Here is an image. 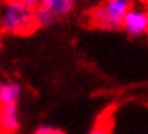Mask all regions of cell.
Segmentation results:
<instances>
[{"mask_svg":"<svg viewBox=\"0 0 148 134\" xmlns=\"http://www.w3.org/2000/svg\"><path fill=\"white\" fill-rule=\"evenodd\" d=\"M36 30L33 8L18 0L3 3L0 8V31L11 35H30Z\"/></svg>","mask_w":148,"mask_h":134,"instance_id":"cell-1","label":"cell"},{"mask_svg":"<svg viewBox=\"0 0 148 134\" xmlns=\"http://www.w3.org/2000/svg\"><path fill=\"white\" fill-rule=\"evenodd\" d=\"M132 7L133 0H105L90 12L91 26L103 31H118L125 14Z\"/></svg>","mask_w":148,"mask_h":134,"instance_id":"cell-2","label":"cell"},{"mask_svg":"<svg viewBox=\"0 0 148 134\" xmlns=\"http://www.w3.org/2000/svg\"><path fill=\"white\" fill-rule=\"evenodd\" d=\"M121 30H124L130 37H141L147 34L148 19L145 16V11L132 7L122 19Z\"/></svg>","mask_w":148,"mask_h":134,"instance_id":"cell-3","label":"cell"},{"mask_svg":"<svg viewBox=\"0 0 148 134\" xmlns=\"http://www.w3.org/2000/svg\"><path fill=\"white\" fill-rule=\"evenodd\" d=\"M21 127L18 104L0 106V131L3 134H15Z\"/></svg>","mask_w":148,"mask_h":134,"instance_id":"cell-4","label":"cell"},{"mask_svg":"<svg viewBox=\"0 0 148 134\" xmlns=\"http://www.w3.org/2000/svg\"><path fill=\"white\" fill-rule=\"evenodd\" d=\"M23 92L22 85L14 80H0V106L18 104Z\"/></svg>","mask_w":148,"mask_h":134,"instance_id":"cell-5","label":"cell"},{"mask_svg":"<svg viewBox=\"0 0 148 134\" xmlns=\"http://www.w3.org/2000/svg\"><path fill=\"white\" fill-rule=\"evenodd\" d=\"M40 5L48 8L49 11L57 16L58 19L61 16H67L75 10L76 0H41Z\"/></svg>","mask_w":148,"mask_h":134,"instance_id":"cell-6","label":"cell"},{"mask_svg":"<svg viewBox=\"0 0 148 134\" xmlns=\"http://www.w3.org/2000/svg\"><path fill=\"white\" fill-rule=\"evenodd\" d=\"M33 16H34V23H36L37 30L38 29H48V27L53 26L58 20V18L52 11H49L48 8L40 4L33 8Z\"/></svg>","mask_w":148,"mask_h":134,"instance_id":"cell-7","label":"cell"},{"mask_svg":"<svg viewBox=\"0 0 148 134\" xmlns=\"http://www.w3.org/2000/svg\"><path fill=\"white\" fill-rule=\"evenodd\" d=\"M110 133H112V121L108 116L106 119L101 118L88 134H110Z\"/></svg>","mask_w":148,"mask_h":134,"instance_id":"cell-8","label":"cell"},{"mask_svg":"<svg viewBox=\"0 0 148 134\" xmlns=\"http://www.w3.org/2000/svg\"><path fill=\"white\" fill-rule=\"evenodd\" d=\"M34 134H65L61 129L52 125H40L34 130Z\"/></svg>","mask_w":148,"mask_h":134,"instance_id":"cell-9","label":"cell"},{"mask_svg":"<svg viewBox=\"0 0 148 134\" xmlns=\"http://www.w3.org/2000/svg\"><path fill=\"white\" fill-rule=\"evenodd\" d=\"M18 1H21L22 4L27 5V7H30V8H34V7H37V5L40 4L41 0H18Z\"/></svg>","mask_w":148,"mask_h":134,"instance_id":"cell-10","label":"cell"},{"mask_svg":"<svg viewBox=\"0 0 148 134\" xmlns=\"http://www.w3.org/2000/svg\"><path fill=\"white\" fill-rule=\"evenodd\" d=\"M145 16H147V19H148V7H147V10H145Z\"/></svg>","mask_w":148,"mask_h":134,"instance_id":"cell-11","label":"cell"},{"mask_svg":"<svg viewBox=\"0 0 148 134\" xmlns=\"http://www.w3.org/2000/svg\"><path fill=\"white\" fill-rule=\"evenodd\" d=\"M3 3H4V1H3V0H0V8H1V5H3Z\"/></svg>","mask_w":148,"mask_h":134,"instance_id":"cell-12","label":"cell"},{"mask_svg":"<svg viewBox=\"0 0 148 134\" xmlns=\"http://www.w3.org/2000/svg\"><path fill=\"white\" fill-rule=\"evenodd\" d=\"M3 1H4V3H5V1H12V0H3Z\"/></svg>","mask_w":148,"mask_h":134,"instance_id":"cell-13","label":"cell"},{"mask_svg":"<svg viewBox=\"0 0 148 134\" xmlns=\"http://www.w3.org/2000/svg\"><path fill=\"white\" fill-rule=\"evenodd\" d=\"M143 1H144V3H147V4H148V0H143Z\"/></svg>","mask_w":148,"mask_h":134,"instance_id":"cell-14","label":"cell"},{"mask_svg":"<svg viewBox=\"0 0 148 134\" xmlns=\"http://www.w3.org/2000/svg\"><path fill=\"white\" fill-rule=\"evenodd\" d=\"M0 134H3V133H1V131H0Z\"/></svg>","mask_w":148,"mask_h":134,"instance_id":"cell-15","label":"cell"}]
</instances>
